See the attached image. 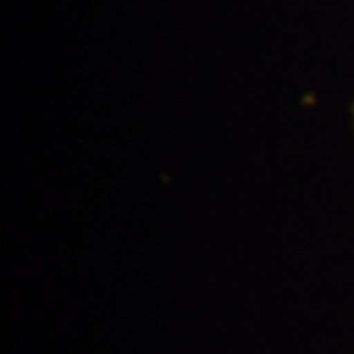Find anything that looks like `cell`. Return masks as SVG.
<instances>
[{
	"instance_id": "1",
	"label": "cell",
	"mask_w": 354,
	"mask_h": 354,
	"mask_svg": "<svg viewBox=\"0 0 354 354\" xmlns=\"http://www.w3.org/2000/svg\"><path fill=\"white\" fill-rule=\"evenodd\" d=\"M350 120H352V129H354V102L350 104Z\"/></svg>"
}]
</instances>
